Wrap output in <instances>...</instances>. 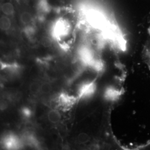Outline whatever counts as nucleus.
<instances>
[{
  "label": "nucleus",
  "mask_w": 150,
  "mask_h": 150,
  "mask_svg": "<svg viewBox=\"0 0 150 150\" xmlns=\"http://www.w3.org/2000/svg\"><path fill=\"white\" fill-rule=\"evenodd\" d=\"M58 100L59 105L65 108L70 107L74 105L76 101H78L76 97L70 96L65 93L60 94L58 98Z\"/></svg>",
  "instance_id": "nucleus-3"
},
{
  "label": "nucleus",
  "mask_w": 150,
  "mask_h": 150,
  "mask_svg": "<svg viewBox=\"0 0 150 150\" xmlns=\"http://www.w3.org/2000/svg\"><path fill=\"white\" fill-rule=\"evenodd\" d=\"M11 22L10 18L6 15L1 16L0 19V27L1 30L7 31L11 28Z\"/></svg>",
  "instance_id": "nucleus-5"
},
{
  "label": "nucleus",
  "mask_w": 150,
  "mask_h": 150,
  "mask_svg": "<svg viewBox=\"0 0 150 150\" xmlns=\"http://www.w3.org/2000/svg\"><path fill=\"white\" fill-rule=\"evenodd\" d=\"M52 90V86L50 83L48 82H43V83L41 84L40 87V92L43 94H47L49 93Z\"/></svg>",
  "instance_id": "nucleus-7"
},
{
  "label": "nucleus",
  "mask_w": 150,
  "mask_h": 150,
  "mask_svg": "<svg viewBox=\"0 0 150 150\" xmlns=\"http://www.w3.org/2000/svg\"><path fill=\"white\" fill-rule=\"evenodd\" d=\"M20 18L23 24L28 25L32 21V16L29 12H24L22 13Z\"/></svg>",
  "instance_id": "nucleus-8"
},
{
  "label": "nucleus",
  "mask_w": 150,
  "mask_h": 150,
  "mask_svg": "<svg viewBox=\"0 0 150 150\" xmlns=\"http://www.w3.org/2000/svg\"><path fill=\"white\" fill-rule=\"evenodd\" d=\"M2 144L6 149L15 150L21 147L22 145L20 139L15 134H6L2 140Z\"/></svg>",
  "instance_id": "nucleus-2"
},
{
  "label": "nucleus",
  "mask_w": 150,
  "mask_h": 150,
  "mask_svg": "<svg viewBox=\"0 0 150 150\" xmlns=\"http://www.w3.org/2000/svg\"><path fill=\"white\" fill-rule=\"evenodd\" d=\"M48 121L52 123H57L59 122L61 118V116L57 110H51L47 114Z\"/></svg>",
  "instance_id": "nucleus-4"
},
{
  "label": "nucleus",
  "mask_w": 150,
  "mask_h": 150,
  "mask_svg": "<svg viewBox=\"0 0 150 150\" xmlns=\"http://www.w3.org/2000/svg\"><path fill=\"white\" fill-rule=\"evenodd\" d=\"M41 84L37 82H33L30 86V91L33 93L36 94L38 92H40Z\"/></svg>",
  "instance_id": "nucleus-10"
},
{
  "label": "nucleus",
  "mask_w": 150,
  "mask_h": 150,
  "mask_svg": "<svg viewBox=\"0 0 150 150\" xmlns=\"http://www.w3.org/2000/svg\"><path fill=\"white\" fill-rule=\"evenodd\" d=\"M77 140L81 144H85L89 140V137L88 134H86L81 133L79 134L77 137Z\"/></svg>",
  "instance_id": "nucleus-11"
},
{
  "label": "nucleus",
  "mask_w": 150,
  "mask_h": 150,
  "mask_svg": "<svg viewBox=\"0 0 150 150\" xmlns=\"http://www.w3.org/2000/svg\"><path fill=\"white\" fill-rule=\"evenodd\" d=\"M96 79L87 81L82 82L77 90V101L87 99L94 95L96 90Z\"/></svg>",
  "instance_id": "nucleus-1"
},
{
  "label": "nucleus",
  "mask_w": 150,
  "mask_h": 150,
  "mask_svg": "<svg viewBox=\"0 0 150 150\" xmlns=\"http://www.w3.org/2000/svg\"><path fill=\"white\" fill-rule=\"evenodd\" d=\"M118 92L113 88H108L105 92V97L107 99L113 100L118 96Z\"/></svg>",
  "instance_id": "nucleus-9"
},
{
  "label": "nucleus",
  "mask_w": 150,
  "mask_h": 150,
  "mask_svg": "<svg viewBox=\"0 0 150 150\" xmlns=\"http://www.w3.org/2000/svg\"><path fill=\"white\" fill-rule=\"evenodd\" d=\"M1 10L4 15L6 16H10L12 15L14 12V7L10 2H6L2 6Z\"/></svg>",
  "instance_id": "nucleus-6"
},
{
  "label": "nucleus",
  "mask_w": 150,
  "mask_h": 150,
  "mask_svg": "<svg viewBox=\"0 0 150 150\" xmlns=\"http://www.w3.org/2000/svg\"><path fill=\"white\" fill-rule=\"evenodd\" d=\"M21 113L24 117L29 118L32 115V111L28 107H23V108H22Z\"/></svg>",
  "instance_id": "nucleus-12"
}]
</instances>
